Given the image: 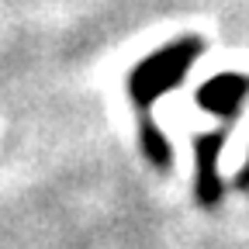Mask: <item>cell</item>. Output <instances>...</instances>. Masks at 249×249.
Masks as SVG:
<instances>
[{
    "mask_svg": "<svg viewBox=\"0 0 249 249\" xmlns=\"http://www.w3.org/2000/svg\"><path fill=\"white\" fill-rule=\"evenodd\" d=\"M229 132L218 128V132H204L194 139V197L201 208H218L222 204V173H218V160H222V149H225Z\"/></svg>",
    "mask_w": 249,
    "mask_h": 249,
    "instance_id": "obj_2",
    "label": "cell"
},
{
    "mask_svg": "<svg viewBox=\"0 0 249 249\" xmlns=\"http://www.w3.org/2000/svg\"><path fill=\"white\" fill-rule=\"evenodd\" d=\"M249 97V80L239 73H225V76H211L201 90H197V104L218 118H235L239 104Z\"/></svg>",
    "mask_w": 249,
    "mask_h": 249,
    "instance_id": "obj_3",
    "label": "cell"
},
{
    "mask_svg": "<svg viewBox=\"0 0 249 249\" xmlns=\"http://www.w3.org/2000/svg\"><path fill=\"white\" fill-rule=\"evenodd\" d=\"M139 145H142V152H145V160L156 166V170H170V160H173V149H170V142H166V135L156 128V121L145 114V121H142V132H139Z\"/></svg>",
    "mask_w": 249,
    "mask_h": 249,
    "instance_id": "obj_4",
    "label": "cell"
},
{
    "mask_svg": "<svg viewBox=\"0 0 249 249\" xmlns=\"http://www.w3.org/2000/svg\"><path fill=\"white\" fill-rule=\"evenodd\" d=\"M235 183L242 187V191H249V160H246V170H242V173L235 177Z\"/></svg>",
    "mask_w": 249,
    "mask_h": 249,
    "instance_id": "obj_5",
    "label": "cell"
},
{
    "mask_svg": "<svg viewBox=\"0 0 249 249\" xmlns=\"http://www.w3.org/2000/svg\"><path fill=\"white\" fill-rule=\"evenodd\" d=\"M197 52H201V42L197 38H180L160 52H152L142 66L132 70L128 76V93L142 114H149V107L163 97V93L177 90L180 80L187 76V70L197 62Z\"/></svg>",
    "mask_w": 249,
    "mask_h": 249,
    "instance_id": "obj_1",
    "label": "cell"
}]
</instances>
